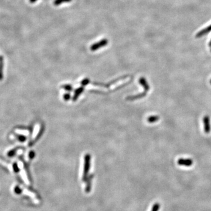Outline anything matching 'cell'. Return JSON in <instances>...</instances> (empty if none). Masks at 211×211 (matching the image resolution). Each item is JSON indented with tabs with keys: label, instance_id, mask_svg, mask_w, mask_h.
<instances>
[{
	"label": "cell",
	"instance_id": "obj_5",
	"mask_svg": "<svg viewBox=\"0 0 211 211\" xmlns=\"http://www.w3.org/2000/svg\"><path fill=\"white\" fill-rule=\"evenodd\" d=\"M210 31H211V25H210L208 27L205 28L204 29H203L201 31H200L198 33H197V34L196 35V37L197 38L202 37V36L205 35L206 34H208Z\"/></svg>",
	"mask_w": 211,
	"mask_h": 211
},
{
	"label": "cell",
	"instance_id": "obj_15",
	"mask_svg": "<svg viewBox=\"0 0 211 211\" xmlns=\"http://www.w3.org/2000/svg\"><path fill=\"white\" fill-rule=\"evenodd\" d=\"M12 168H13V170L15 173H18L19 172V168L18 167V166L16 162H14L12 164Z\"/></svg>",
	"mask_w": 211,
	"mask_h": 211
},
{
	"label": "cell",
	"instance_id": "obj_7",
	"mask_svg": "<svg viewBox=\"0 0 211 211\" xmlns=\"http://www.w3.org/2000/svg\"><path fill=\"white\" fill-rule=\"evenodd\" d=\"M43 130H44V127L43 126V127H41V129H40V130H39V133H38V134L36 135V137L33 140H32L31 141V142L30 143V144H29V146H32L36 142V141L41 137V135L43 134Z\"/></svg>",
	"mask_w": 211,
	"mask_h": 211
},
{
	"label": "cell",
	"instance_id": "obj_13",
	"mask_svg": "<svg viewBox=\"0 0 211 211\" xmlns=\"http://www.w3.org/2000/svg\"><path fill=\"white\" fill-rule=\"evenodd\" d=\"M72 0H55V1H54V4L55 5H59L62 3H69V2H70Z\"/></svg>",
	"mask_w": 211,
	"mask_h": 211
},
{
	"label": "cell",
	"instance_id": "obj_1",
	"mask_svg": "<svg viewBox=\"0 0 211 211\" xmlns=\"http://www.w3.org/2000/svg\"><path fill=\"white\" fill-rule=\"evenodd\" d=\"M90 154H86L85 157V164H84V170L82 179L83 181H86L88 173L90 170Z\"/></svg>",
	"mask_w": 211,
	"mask_h": 211
},
{
	"label": "cell",
	"instance_id": "obj_24",
	"mask_svg": "<svg viewBox=\"0 0 211 211\" xmlns=\"http://www.w3.org/2000/svg\"><path fill=\"white\" fill-rule=\"evenodd\" d=\"M210 51H211V49H210Z\"/></svg>",
	"mask_w": 211,
	"mask_h": 211
},
{
	"label": "cell",
	"instance_id": "obj_9",
	"mask_svg": "<svg viewBox=\"0 0 211 211\" xmlns=\"http://www.w3.org/2000/svg\"><path fill=\"white\" fill-rule=\"evenodd\" d=\"M83 87H79V88H78L75 91V95H74V96L73 98V100L74 101H75L77 100V99L78 98V97L79 96V95H80V94L83 91Z\"/></svg>",
	"mask_w": 211,
	"mask_h": 211
},
{
	"label": "cell",
	"instance_id": "obj_11",
	"mask_svg": "<svg viewBox=\"0 0 211 211\" xmlns=\"http://www.w3.org/2000/svg\"><path fill=\"white\" fill-rule=\"evenodd\" d=\"M14 137L20 142H24L27 140V137L22 134H15Z\"/></svg>",
	"mask_w": 211,
	"mask_h": 211
},
{
	"label": "cell",
	"instance_id": "obj_21",
	"mask_svg": "<svg viewBox=\"0 0 211 211\" xmlns=\"http://www.w3.org/2000/svg\"><path fill=\"white\" fill-rule=\"evenodd\" d=\"M30 2H31V3H35V2H36V1H37V0H30Z\"/></svg>",
	"mask_w": 211,
	"mask_h": 211
},
{
	"label": "cell",
	"instance_id": "obj_17",
	"mask_svg": "<svg viewBox=\"0 0 211 211\" xmlns=\"http://www.w3.org/2000/svg\"><path fill=\"white\" fill-rule=\"evenodd\" d=\"M35 156V153L34 151H30L28 154V157L30 159H32Z\"/></svg>",
	"mask_w": 211,
	"mask_h": 211
},
{
	"label": "cell",
	"instance_id": "obj_2",
	"mask_svg": "<svg viewBox=\"0 0 211 211\" xmlns=\"http://www.w3.org/2000/svg\"><path fill=\"white\" fill-rule=\"evenodd\" d=\"M108 43V41L106 39H102L101 41H100L99 42H98L95 43L93 44L91 47H90V49L92 51H96L99 49H100L101 48H103V47L106 46Z\"/></svg>",
	"mask_w": 211,
	"mask_h": 211
},
{
	"label": "cell",
	"instance_id": "obj_23",
	"mask_svg": "<svg viewBox=\"0 0 211 211\" xmlns=\"http://www.w3.org/2000/svg\"><path fill=\"white\" fill-rule=\"evenodd\" d=\"M210 83L211 84V79H210Z\"/></svg>",
	"mask_w": 211,
	"mask_h": 211
},
{
	"label": "cell",
	"instance_id": "obj_6",
	"mask_svg": "<svg viewBox=\"0 0 211 211\" xmlns=\"http://www.w3.org/2000/svg\"><path fill=\"white\" fill-rule=\"evenodd\" d=\"M139 82H140V83L141 85H142L144 87V90H145V91L147 92V91L149 90L150 86H149V85H148V83H147V82L146 80V79L144 78H140Z\"/></svg>",
	"mask_w": 211,
	"mask_h": 211
},
{
	"label": "cell",
	"instance_id": "obj_12",
	"mask_svg": "<svg viewBox=\"0 0 211 211\" xmlns=\"http://www.w3.org/2000/svg\"><path fill=\"white\" fill-rule=\"evenodd\" d=\"M19 149V147H15V148H12V150L8 151V153H7V156L8 157H14L16 154V152L18 151V150Z\"/></svg>",
	"mask_w": 211,
	"mask_h": 211
},
{
	"label": "cell",
	"instance_id": "obj_16",
	"mask_svg": "<svg viewBox=\"0 0 211 211\" xmlns=\"http://www.w3.org/2000/svg\"><path fill=\"white\" fill-rule=\"evenodd\" d=\"M14 192L16 194H21L22 193V190L21 188L18 186H16L15 188H14Z\"/></svg>",
	"mask_w": 211,
	"mask_h": 211
},
{
	"label": "cell",
	"instance_id": "obj_22",
	"mask_svg": "<svg viewBox=\"0 0 211 211\" xmlns=\"http://www.w3.org/2000/svg\"><path fill=\"white\" fill-rule=\"evenodd\" d=\"M209 46H210V47H211V39H210V41H209Z\"/></svg>",
	"mask_w": 211,
	"mask_h": 211
},
{
	"label": "cell",
	"instance_id": "obj_14",
	"mask_svg": "<svg viewBox=\"0 0 211 211\" xmlns=\"http://www.w3.org/2000/svg\"><path fill=\"white\" fill-rule=\"evenodd\" d=\"M62 87L63 88L64 90H65L66 91H72V89H73L72 86L71 85H65L62 86Z\"/></svg>",
	"mask_w": 211,
	"mask_h": 211
},
{
	"label": "cell",
	"instance_id": "obj_19",
	"mask_svg": "<svg viewBox=\"0 0 211 211\" xmlns=\"http://www.w3.org/2000/svg\"><path fill=\"white\" fill-rule=\"evenodd\" d=\"M63 98L65 100H69L70 99V95L69 93H66L63 96Z\"/></svg>",
	"mask_w": 211,
	"mask_h": 211
},
{
	"label": "cell",
	"instance_id": "obj_3",
	"mask_svg": "<svg viewBox=\"0 0 211 211\" xmlns=\"http://www.w3.org/2000/svg\"><path fill=\"white\" fill-rule=\"evenodd\" d=\"M203 127H204V131L206 134H209L211 130L210 123V118L208 115H205L203 118Z\"/></svg>",
	"mask_w": 211,
	"mask_h": 211
},
{
	"label": "cell",
	"instance_id": "obj_10",
	"mask_svg": "<svg viewBox=\"0 0 211 211\" xmlns=\"http://www.w3.org/2000/svg\"><path fill=\"white\" fill-rule=\"evenodd\" d=\"M159 120V117L158 115H151L148 117L147 121L150 123H154Z\"/></svg>",
	"mask_w": 211,
	"mask_h": 211
},
{
	"label": "cell",
	"instance_id": "obj_18",
	"mask_svg": "<svg viewBox=\"0 0 211 211\" xmlns=\"http://www.w3.org/2000/svg\"><path fill=\"white\" fill-rule=\"evenodd\" d=\"M159 207H160V205L158 203H155L153 205V208H152L151 211H158V209H159Z\"/></svg>",
	"mask_w": 211,
	"mask_h": 211
},
{
	"label": "cell",
	"instance_id": "obj_8",
	"mask_svg": "<svg viewBox=\"0 0 211 211\" xmlns=\"http://www.w3.org/2000/svg\"><path fill=\"white\" fill-rule=\"evenodd\" d=\"M3 69H4V58L3 56H0V81L3 79Z\"/></svg>",
	"mask_w": 211,
	"mask_h": 211
},
{
	"label": "cell",
	"instance_id": "obj_20",
	"mask_svg": "<svg viewBox=\"0 0 211 211\" xmlns=\"http://www.w3.org/2000/svg\"><path fill=\"white\" fill-rule=\"evenodd\" d=\"M89 82H90V80H89V79H84V80L82 82V85L85 86V85H87V83H88Z\"/></svg>",
	"mask_w": 211,
	"mask_h": 211
},
{
	"label": "cell",
	"instance_id": "obj_4",
	"mask_svg": "<svg viewBox=\"0 0 211 211\" xmlns=\"http://www.w3.org/2000/svg\"><path fill=\"white\" fill-rule=\"evenodd\" d=\"M177 163L178 165L179 166H186V167H190L193 164V161L190 159V158H179L178 161Z\"/></svg>",
	"mask_w": 211,
	"mask_h": 211
}]
</instances>
